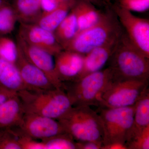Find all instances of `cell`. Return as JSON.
<instances>
[{
	"label": "cell",
	"instance_id": "obj_8",
	"mask_svg": "<svg viewBox=\"0 0 149 149\" xmlns=\"http://www.w3.org/2000/svg\"><path fill=\"white\" fill-rule=\"evenodd\" d=\"M130 41L149 58V21L134 15L117 2L109 6Z\"/></svg>",
	"mask_w": 149,
	"mask_h": 149
},
{
	"label": "cell",
	"instance_id": "obj_10",
	"mask_svg": "<svg viewBox=\"0 0 149 149\" xmlns=\"http://www.w3.org/2000/svg\"><path fill=\"white\" fill-rule=\"evenodd\" d=\"M16 43L26 58L43 71L56 88L63 89V83L56 72L54 56L47 51L29 45L17 35Z\"/></svg>",
	"mask_w": 149,
	"mask_h": 149
},
{
	"label": "cell",
	"instance_id": "obj_32",
	"mask_svg": "<svg viewBox=\"0 0 149 149\" xmlns=\"http://www.w3.org/2000/svg\"><path fill=\"white\" fill-rule=\"evenodd\" d=\"M91 3L96 6L98 7H106L108 6L107 5V3L104 0H82Z\"/></svg>",
	"mask_w": 149,
	"mask_h": 149
},
{
	"label": "cell",
	"instance_id": "obj_16",
	"mask_svg": "<svg viewBox=\"0 0 149 149\" xmlns=\"http://www.w3.org/2000/svg\"><path fill=\"white\" fill-rule=\"evenodd\" d=\"M72 10L76 17L78 32L96 24L101 18L104 13L91 3L82 0H77Z\"/></svg>",
	"mask_w": 149,
	"mask_h": 149
},
{
	"label": "cell",
	"instance_id": "obj_31",
	"mask_svg": "<svg viewBox=\"0 0 149 149\" xmlns=\"http://www.w3.org/2000/svg\"><path fill=\"white\" fill-rule=\"evenodd\" d=\"M102 149H127L124 144L120 143H114L109 145L103 146Z\"/></svg>",
	"mask_w": 149,
	"mask_h": 149
},
{
	"label": "cell",
	"instance_id": "obj_2",
	"mask_svg": "<svg viewBox=\"0 0 149 149\" xmlns=\"http://www.w3.org/2000/svg\"><path fill=\"white\" fill-rule=\"evenodd\" d=\"M106 8L96 24L78 32L63 49L85 55L93 49L118 38L123 28L110 6H107Z\"/></svg>",
	"mask_w": 149,
	"mask_h": 149
},
{
	"label": "cell",
	"instance_id": "obj_34",
	"mask_svg": "<svg viewBox=\"0 0 149 149\" xmlns=\"http://www.w3.org/2000/svg\"><path fill=\"white\" fill-rule=\"evenodd\" d=\"M107 3V5L108 6H109L111 4V0H104Z\"/></svg>",
	"mask_w": 149,
	"mask_h": 149
},
{
	"label": "cell",
	"instance_id": "obj_9",
	"mask_svg": "<svg viewBox=\"0 0 149 149\" xmlns=\"http://www.w3.org/2000/svg\"><path fill=\"white\" fill-rule=\"evenodd\" d=\"M16 128L22 134L40 141L66 133L58 120L27 113H24Z\"/></svg>",
	"mask_w": 149,
	"mask_h": 149
},
{
	"label": "cell",
	"instance_id": "obj_11",
	"mask_svg": "<svg viewBox=\"0 0 149 149\" xmlns=\"http://www.w3.org/2000/svg\"><path fill=\"white\" fill-rule=\"evenodd\" d=\"M17 35L29 45L47 51L54 56L63 50L53 32L36 24L20 23Z\"/></svg>",
	"mask_w": 149,
	"mask_h": 149
},
{
	"label": "cell",
	"instance_id": "obj_1",
	"mask_svg": "<svg viewBox=\"0 0 149 149\" xmlns=\"http://www.w3.org/2000/svg\"><path fill=\"white\" fill-rule=\"evenodd\" d=\"M109 61L113 80H149V58L133 45L123 29Z\"/></svg>",
	"mask_w": 149,
	"mask_h": 149
},
{
	"label": "cell",
	"instance_id": "obj_19",
	"mask_svg": "<svg viewBox=\"0 0 149 149\" xmlns=\"http://www.w3.org/2000/svg\"><path fill=\"white\" fill-rule=\"evenodd\" d=\"M0 86L17 93L25 90L18 68L13 63L0 58Z\"/></svg>",
	"mask_w": 149,
	"mask_h": 149
},
{
	"label": "cell",
	"instance_id": "obj_5",
	"mask_svg": "<svg viewBox=\"0 0 149 149\" xmlns=\"http://www.w3.org/2000/svg\"><path fill=\"white\" fill-rule=\"evenodd\" d=\"M113 79L109 67L91 73L77 80L63 83L73 107L97 106L99 96Z\"/></svg>",
	"mask_w": 149,
	"mask_h": 149
},
{
	"label": "cell",
	"instance_id": "obj_3",
	"mask_svg": "<svg viewBox=\"0 0 149 149\" xmlns=\"http://www.w3.org/2000/svg\"><path fill=\"white\" fill-rule=\"evenodd\" d=\"M24 113L39 115L58 120L73 107L70 97L64 89L17 92Z\"/></svg>",
	"mask_w": 149,
	"mask_h": 149
},
{
	"label": "cell",
	"instance_id": "obj_21",
	"mask_svg": "<svg viewBox=\"0 0 149 149\" xmlns=\"http://www.w3.org/2000/svg\"><path fill=\"white\" fill-rule=\"evenodd\" d=\"M77 20L72 9L54 31L56 39L63 49L78 33Z\"/></svg>",
	"mask_w": 149,
	"mask_h": 149
},
{
	"label": "cell",
	"instance_id": "obj_22",
	"mask_svg": "<svg viewBox=\"0 0 149 149\" xmlns=\"http://www.w3.org/2000/svg\"><path fill=\"white\" fill-rule=\"evenodd\" d=\"M18 22L15 11L8 2L0 6V35L10 34Z\"/></svg>",
	"mask_w": 149,
	"mask_h": 149
},
{
	"label": "cell",
	"instance_id": "obj_6",
	"mask_svg": "<svg viewBox=\"0 0 149 149\" xmlns=\"http://www.w3.org/2000/svg\"><path fill=\"white\" fill-rule=\"evenodd\" d=\"M135 109V104L123 107H100L97 112L103 128V146L114 143L125 145L133 126Z\"/></svg>",
	"mask_w": 149,
	"mask_h": 149
},
{
	"label": "cell",
	"instance_id": "obj_33",
	"mask_svg": "<svg viewBox=\"0 0 149 149\" xmlns=\"http://www.w3.org/2000/svg\"><path fill=\"white\" fill-rule=\"evenodd\" d=\"M7 2H8L6 0H0V6L6 3Z\"/></svg>",
	"mask_w": 149,
	"mask_h": 149
},
{
	"label": "cell",
	"instance_id": "obj_29",
	"mask_svg": "<svg viewBox=\"0 0 149 149\" xmlns=\"http://www.w3.org/2000/svg\"><path fill=\"white\" fill-rule=\"evenodd\" d=\"M61 3L58 0H41L42 10V12H48L52 10Z\"/></svg>",
	"mask_w": 149,
	"mask_h": 149
},
{
	"label": "cell",
	"instance_id": "obj_30",
	"mask_svg": "<svg viewBox=\"0 0 149 149\" xmlns=\"http://www.w3.org/2000/svg\"><path fill=\"white\" fill-rule=\"evenodd\" d=\"M17 94L15 92L6 90L0 86V105Z\"/></svg>",
	"mask_w": 149,
	"mask_h": 149
},
{
	"label": "cell",
	"instance_id": "obj_23",
	"mask_svg": "<svg viewBox=\"0 0 149 149\" xmlns=\"http://www.w3.org/2000/svg\"><path fill=\"white\" fill-rule=\"evenodd\" d=\"M18 56L17 43L6 35H0V58L15 65Z\"/></svg>",
	"mask_w": 149,
	"mask_h": 149
},
{
	"label": "cell",
	"instance_id": "obj_25",
	"mask_svg": "<svg viewBox=\"0 0 149 149\" xmlns=\"http://www.w3.org/2000/svg\"><path fill=\"white\" fill-rule=\"evenodd\" d=\"M125 146L127 149H149V126L130 137Z\"/></svg>",
	"mask_w": 149,
	"mask_h": 149
},
{
	"label": "cell",
	"instance_id": "obj_4",
	"mask_svg": "<svg viewBox=\"0 0 149 149\" xmlns=\"http://www.w3.org/2000/svg\"><path fill=\"white\" fill-rule=\"evenodd\" d=\"M58 120L65 132L74 141L103 144L104 131L101 120L97 111L90 106L73 107Z\"/></svg>",
	"mask_w": 149,
	"mask_h": 149
},
{
	"label": "cell",
	"instance_id": "obj_27",
	"mask_svg": "<svg viewBox=\"0 0 149 149\" xmlns=\"http://www.w3.org/2000/svg\"><path fill=\"white\" fill-rule=\"evenodd\" d=\"M116 2L130 12H144L149 9V0H118Z\"/></svg>",
	"mask_w": 149,
	"mask_h": 149
},
{
	"label": "cell",
	"instance_id": "obj_18",
	"mask_svg": "<svg viewBox=\"0 0 149 149\" xmlns=\"http://www.w3.org/2000/svg\"><path fill=\"white\" fill-rule=\"evenodd\" d=\"M11 5L19 23L35 24L42 12L41 0H13Z\"/></svg>",
	"mask_w": 149,
	"mask_h": 149
},
{
	"label": "cell",
	"instance_id": "obj_14",
	"mask_svg": "<svg viewBox=\"0 0 149 149\" xmlns=\"http://www.w3.org/2000/svg\"><path fill=\"white\" fill-rule=\"evenodd\" d=\"M119 37L103 45L93 49L85 55L83 68L77 80L87 74L102 70L109 61Z\"/></svg>",
	"mask_w": 149,
	"mask_h": 149
},
{
	"label": "cell",
	"instance_id": "obj_7",
	"mask_svg": "<svg viewBox=\"0 0 149 149\" xmlns=\"http://www.w3.org/2000/svg\"><path fill=\"white\" fill-rule=\"evenodd\" d=\"M149 85V80H112L99 96L97 106L107 108L131 106Z\"/></svg>",
	"mask_w": 149,
	"mask_h": 149
},
{
	"label": "cell",
	"instance_id": "obj_24",
	"mask_svg": "<svg viewBox=\"0 0 149 149\" xmlns=\"http://www.w3.org/2000/svg\"><path fill=\"white\" fill-rule=\"evenodd\" d=\"M42 141L45 149H77L76 141L67 133L59 134Z\"/></svg>",
	"mask_w": 149,
	"mask_h": 149
},
{
	"label": "cell",
	"instance_id": "obj_13",
	"mask_svg": "<svg viewBox=\"0 0 149 149\" xmlns=\"http://www.w3.org/2000/svg\"><path fill=\"white\" fill-rule=\"evenodd\" d=\"M84 56L72 51L63 50L54 56L56 72L63 83L77 80L83 68Z\"/></svg>",
	"mask_w": 149,
	"mask_h": 149
},
{
	"label": "cell",
	"instance_id": "obj_20",
	"mask_svg": "<svg viewBox=\"0 0 149 149\" xmlns=\"http://www.w3.org/2000/svg\"><path fill=\"white\" fill-rule=\"evenodd\" d=\"M149 126V92L148 88L135 104L133 125L127 141L131 136Z\"/></svg>",
	"mask_w": 149,
	"mask_h": 149
},
{
	"label": "cell",
	"instance_id": "obj_12",
	"mask_svg": "<svg viewBox=\"0 0 149 149\" xmlns=\"http://www.w3.org/2000/svg\"><path fill=\"white\" fill-rule=\"evenodd\" d=\"M17 47L18 56L15 65L18 68L25 90L40 91L56 88L48 76L30 62L18 45Z\"/></svg>",
	"mask_w": 149,
	"mask_h": 149
},
{
	"label": "cell",
	"instance_id": "obj_17",
	"mask_svg": "<svg viewBox=\"0 0 149 149\" xmlns=\"http://www.w3.org/2000/svg\"><path fill=\"white\" fill-rule=\"evenodd\" d=\"M76 1L77 0H69L63 2L52 10L42 12L35 24L54 32L69 13Z\"/></svg>",
	"mask_w": 149,
	"mask_h": 149
},
{
	"label": "cell",
	"instance_id": "obj_28",
	"mask_svg": "<svg viewBox=\"0 0 149 149\" xmlns=\"http://www.w3.org/2000/svg\"><path fill=\"white\" fill-rule=\"evenodd\" d=\"M77 149H102L103 144L94 141L77 142Z\"/></svg>",
	"mask_w": 149,
	"mask_h": 149
},
{
	"label": "cell",
	"instance_id": "obj_35",
	"mask_svg": "<svg viewBox=\"0 0 149 149\" xmlns=\"http://www.w3.org/2000/svg\"><path fill=\"white\" fill-rule=\"evenodd\" d=\"M60 2H63L66 1H69V0H58Z\"/></svg>",
	"mask_w": 149,
	"mask_h": 149
},
{
	"label": "cell",
	"instance_id": "obj_26",
	"mask_svg": "<svg viewBox=\"0 0 149 149\" xmlns=\"http://www.w3.org/2000/svg\"><path fill=\"white\" fill-rule=\"evenodd\" d=\"M0 149H22L12 128L0 129Z\"/></svg>",
	"mask_w": 149,
	"mask_h": 149
},
{
	"label": "cell",
	"instance_id": "obj_15",
	"mask_svg": "<svg viewBox=\"0 0 149 149\" xmlns=\"http://www.w3.org/2000/svg\"><path fill=\"white\" fill-rule=\"evenodd\" d=\"M24 113L23 105L17 94L0 105V129L18 126Z\"/></svg>",
	"mask_w": 149,
	"mask_h": 149
}]
</instances>
